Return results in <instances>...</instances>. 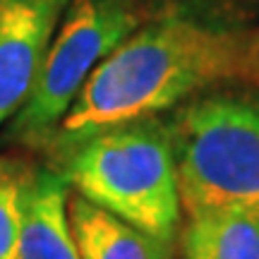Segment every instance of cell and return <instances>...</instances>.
Wrapping results in <instances>:
<instances>
[{
    "label": "cell",
    "instance_id": "8",
    "mask_svg": "<svg viewBox=\"0 0 259 259\" xmlns=\"http://www.w3.org/2000/svg\"><path fill=\"white\" fill-rule=\"evenodd\" d=\"M185 259H259V216L235 209H209L187 216Z\"/></svg>",
    "mask_w": 259,
    "mask_h": 259
},
{
    "label": "cell",
    "instance_id": "4",
    "mask_svg": "<svg viewBox=\"0 0 259 259\" xmlns=\"http://www.w3.org/2000/svg\"><path fill=\"white\" fill-rule=\"evenodd\" d=\"M139 27L135 0H70L29 99L12 115L10 137L44 147L101 60Z\"/></svg>",
    "mask_w": 259,
    "mask_h": 259
},
{
    "label": "cell",
    "instance_id": "7",
    "mask_svg": "<svg viewBox=\"0 0 259 259\" xmlns=\"http://www.w3.org/2000/svg\"><path fill=\"white\" fill-rule=\"evenodd\" d=\"M67 221L79 259H173V245L151 238L79 194L67 197Z\"/></svg>",
    "mask_w": 259,
    "mask_h": 259
},
{
    "label": "cell",
    "instance_id": "6",
    "mask_svg": "<svg viewBox=\"0 0 259 259\" xmlns=\"http://www.w3.org/2000/svg\"><path fill=\"white\" fill-rule=\"evenodd\" d=\"M67 183L58 170H29L19 259H79L67 221Z\"/></svg>",
    "mask_w": 259,
    "mask_h": 259
},
{
    "label": "cell",
    "instance_id": "5",
    "mask_svg": "<svg viewBox=\"0 0 259 259\" xmlns=\"http://www.w3.org/2000/svg\"><path fill=\"white\" fill-rule=\"evenodd\" d=\"M70 0H0V125L29 99Z\"/></svg>",
    "mask_w": 259,
    "mask_h": 259
},
{
    "label": "cell",
    "instance_id": "1",
    "mask_svg": "<svg viewBox=\"0 0 259 259\" xmlns=\"http://www.w3.org/2000/svg\"><path fill=\"white\" fill-rule=\"evenodd\" d=\"M254 34L166 15L137 27L101 60L56 132L72 139L115 122L154 118L209 87L250 74Z\"/></svg>",
    "mask_w": 259,
    "mask_h": 259
},
{
    "label": "cell",
    "instance_id": "2",
    "mask_svg": "<svg viewBox=\"0 0 259 259\" xmlns=\"http://www.w3.org/2000/svg\"><path fill=\"white\" fill-rule=\"evenodd\" d=\"M56 142V170L74 194L176 245L183 199L166 120L115 122Z\"/></svg>",
    "mask_w": 259,
    "mask_h": 259
},
{
    "label": "cell",
    "instance_id": "9",
    "mask_svg": "<svg viewBox=\"0 0 259 259\" xmlns=\"http://www.w3.org/2000/svg\"><path fill=\"white\" fill-rule=\"evenodd\" d=\"M27 176L17 161L0 156V259H19Z\"/></svg>",
    "mask_w": 259,
    "mask_h": 259
},
{
    "label": "cell",
    "instance_id": "10",
    "mask_svg": "<svg viewBox=\"0 0 259 259\" xmlns=\"http://www.w3.org/2000/svg\"><path fill=\"white\" fill-rule=\"evenodd\" d=\"M247 82L259 84V34H254V41H252V51H250V74H247Z\"/></svg>",
    "mask_w": 259,
    "mask_h": 259
},
{
    "label": "cell",
    "instance_id": "3",
    "mask_svg": "<svg viewBox=\"0 0 259 259\" xmlns=\"http://www.w3.org/2000/svg\"><path fill=\"white\" fill-rule=\"evenodd\" d=\"M183 209L259 216V94H197L166 120Z\"/></svg>",
    "mask_w": 259,
    "mask_h": 259
}]
</instances>
